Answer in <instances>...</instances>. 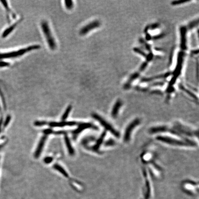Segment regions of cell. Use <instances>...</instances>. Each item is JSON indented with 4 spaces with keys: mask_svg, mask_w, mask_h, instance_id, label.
Segmentation results:
<instances>
[{
    "mask_svg": "<svg viewBox=\"0 0 199 199\" xmlns=\"http://www.w3.org/2000/svg\"><path fill=\"white\" fill-rule=\"evenodd\" d=\"M41 25L43 33L45 36L49 48L51 50H55L57 47V44L52 35L49 23L47 21L43 20L41 21Z\"/></svg>",
    "mask_w": 199,
    "mask_h": 199,
    "instance_id": "cell-1",
    "label": "cell"
},
{
    "mask_svg": "<svg viewBox=\"0 0 199 199\" xmlns=\"http://www.w3.org/2000/svg\"><path fill=\"white\" fill-rule=\"evenodd\" d=\"M40 46L39 45H31L30 46L24 49H20V50L13 51V52L0 54V59L14 58L21 56L24 54L30 52L33 50H36L40 49Z\"/></svg>",
    "mask_w": 199,
    "mask_h": 199,
    "instance_id": "cell-2",
    "label": "cell"
},
{
    "mask_svg": "<svg viewBox=\"0 0 199 199\" xmlns=\"http://www.w3.org/2000/svg\"><path fill=\"white\" fill-rule=\"evenodd\" d=\"M157 139L160 142H163L169 145L176 146H194L195 144L193 142L188 141V140L184 141L183 140H180L177 138L169 136H158Z\"/></svg>",
    "mask_w": 199,
    "mask_h": 199,
    "instance_id": "cell-3",
    "label": "cell"
},
{
    "mask_svg": "<svg viewBox=\"0 0 199 199\" xmlns=\"http://www.w3.org/2000/svg\"><path fill=\"white\" fill-rule=\"evenodd\" d=\"M141 121L139 118H136L128 125L126 128V130L124 133V140L125 142H129L131 139V135L132 132L141 123Z\"/></svg>",
    "mask_w": 199,
    "mask_h": 199,
    "instance_id": "cell-4",
    "label": "cell"
},
{
    "mask_svg": "<svg viewBox=\"0 0 199 199\" xmlns=\"http://www.w3.org/2000/svg\"><path fill=\"white\" fill-rule=\"evenodd\" d=\"M93 116L95 119L98 120L100 123V124L107 130L110 131L112 134L116 136L115 137H119V134L118 132L115 128L113 127V126H112L111 124H110L108 122H107L106 120L102 118V117H101L100 116H99L97 114H93Z\"/></svg>",
    "mask_w": 199,
    "mask_h": 199,
    "instance_id": "cell-5",
    "label": "cell"
},
{
    "mask_svg": "<svg viewBox=\"0 0 199 199\" xmlns=\"http://www.w3.org/2000/svg\"><path fill=\"white\" fill-rule=\"evenodd\" d=\"M100 22L97 20H94L82 27L79 31V34L81 36H85L94 29L100 27Z\"/></svg>",
    "mask_w": 199,
    "mask_h": 199,
    "instance_id": "cell-6",
    "label": "cell"
},
{
    "mask_svg": "<svg viewBox=\"0 0 199 199\" xmlns=\"http://www.w3.org/2000/svg\"><path fill=\"white\" fill-rule=\"evenodd\" d=\"M47 139V135H45L41 137L40 141L38 145V147L36 149V152L35 153V158H38L39 157L41 154L42 150L43 149V147L45 145V143Z\"/></svg>",
    "mask_w": 199,
    "mask_h": 199,
    "instance_id": "cell-7",
    "label": "cell"
},
{
    "mask_svg": "<svg viewBox=\"0 0 199 199\" xmlns=\"http://www.w3.org/2000/svg\"><path fill=\"white\" fill-rule=\"evenodd\" d=\"M23 20V18H21L20 20H18L15 23L13 24L12 25L10 26V27H8L7 29H6V30L4 31L2 35V38H5L7 36H8L9 34H10L12 31H13L14 29L18 25V24L21 22Z\"/></svg>",
    "mask_w": 199,
    "mask_h": 199,
    "instance_id": "cell-8",
    "label": "cell"
},
{
    "mask_svg": "<svg viewBox=\"0 0 199 199\" xmlns=\"http://www.w3.org/2000/svg\"><path fill=\"white\" fill-rule=\"evenodd\" d=\"M76 123L73 121L71 122H51L49 123V126L51 127H64L65 126H73L75 125Z\"/></svg>",
    "mask_w": 199,
    "mask_h": 199,
    "instance_id": "cell-9",
    "label": "cell"
},
{
    "mask_svg": "<svg viewBox=\"0 0 199 199\" xmlns=\"http://www.w3.org/2000/svg\"><path fill=\"white\" fill-rule=\"evenodd\" d=\"M122 105V103L120 102V101L118 100L117 102L115 103V105L113 106V108L112 109V116L114 118H116L118 115V113L120 112V108L121 107Z\"/></svg>",
    "mask_w": 199,
    "mask_h": 199,
    "instance_id": "cell-10",
    "label": "cell"
},
{
    "mask_svg": "<svg viewBox=\"0 0 199 199\" xmlns=\"http://www.w3.org/2000/svg\"><path fill=\"white\" fill-rule=\"evenodd\" d=\"M65 141L69 154L71 155H73L74 154V150L73 147H72L69 139L68 138V136H65Z\"/></svg>",
    "mask_w": 199,
    "mask_h": 199,
    "instance_id": "cell-11",
    "label": "cell"
},
{
    "mask_svg": "<svg viewBox=\"0 0 199 199\" xmlns=\"http://www.w3.org/2000/svg\"><path fill=\"white\" fill-rule=\"evenodd\" d=\"M106 131H105L104 132L102 133V135H101L100 138H99V139L97 141L96 144H95V145L94 146V147H93V149L97 151L98 150V149H99V148L100 147V146L102 144V142H103V140H104V138L106 136Z\"/></svg>",
    "mask_w": 199,
    "mask_h": 199,
    "instance_id": "cell-12",
    "label": "cell"
},
{
    "mask_svg": "<svg viewBox=\"0 0 199 199\" xmlns=\"http://www.w3.org/2000/svg\"><path fill=\"white\" fill-rule=\"evenodd\" d=\"M53 167L54 168L58 170V172H59L60 173H61V174L65 176L66 178H68L69 175L67 172H66V171L65 170V169L63 168V167H62L61 165L58 164H55L54 165Z\"/></svg>",
    "mask_w": 199,
    "mask_h": 199,
    "instance_id": "cell-13",
    "label": "cell"
},
{
    "mask_svg": "<svg viewBox=\"0 0 199 199\" xmlns=\"http://www.w3.org/2000/svg\"><path fill=\"white\" fill-rule=\"evenodd\" d=\"M91 124H90V123H85V124H82L80 126H79V128L77 129H76L75 131H74V134H78V133H79L81 131H82L83 130L85 129L91 127Z\"/></svg>",
    "mask_w": 199,
    "mask_h": 199,
    "instance_id": "cell-14",
    "label": "cell"
},
{
    "mask_svg": "<svg viewBox=\"0 0 199 199\" xmlns=\"http://www.w3.org/2000/svg\"><path fill=\"white\" fill-rule=\"evenodd\" d=\"M146 191L145 194V199H149L150 196V186L149 180L146 179Z\"/></svg>",
    "mask_w": 199,
    "mask_h": 199,
    "instance_id": "cell-15",
    "label": "cell"
},
{
    "mask_svg": "<svg viewBox=\"0 0 199 199\" xmlns=\"http://www.w3.org/2000/svg\"><path fill=\"white\" fill-rule=\"evenodd\" d=\"M65 7L68 10H71L74 7L73 2L71 0H66L64 1Z\"/></svg>",
    "mask_w": 199,
    "mask_h": 199,
    "instance_id": "cell-16",
    "label": "cell"
},
{
    "mask_svg": "<svg viewBox=\"0 0 199 199\" xmlns=\"http://www.w3.org/2000/svg\"><path fill=\"white\" fill-rule=\"evenodd\" d=\"M72 109V107L71 105H69L68 106L67 108H66V111L65 112V113H64L63 116L62 117V120H65L68 117L69 114L70 113V112L71 111Z\"/></svg>",
    "mask_w": 199,
    "mask_h": 199,
    "instance_id": "cell-17",
    "label": "cell"
},
{
    "mask_svg": "<svg viewBox=\"0 0 199 199\" xmlns=\"http://www.w3.org/2000/svg\"><path fill=\"white\" fill-rule=\"evenodd\" d=\"M1 2L2 4V5L4 6V7L5 8L6 10H7V12H8V13L11 12L10 10L9 9V7H8V5L7 3V2L6 1H1Z\"/></svg>",
    "mask_w": 199,
    "mask_h": 199,
    "instance_id": "cell-18",
    "label": "cell"
},
{
    "mask_svg": "<svg viewBox=\"0 0 199 199\" xmlns=\"http://www.w3.org/2000/svg\"><path fill=\"white\" fill-rule=\"evenodd\" d=\"M46 124V123L44 121H36L34 124L37 126H43V125H45Z\"/></svg>",
    "mask_w": 199,
    "mask_h": 199,
    "instance_id": "cell-19",
    "label": "cell"
},
{
    "mask_svg": "<svg viewBox=\"0 0 199 199\" xmlns=\"http://www.w3.org/2000/svg\"><path fill=\"white\" fill-rule=\"evenodd\" d=\"M53 158H52V157H49L45 158L44 159V161L45 163L49 164L53 161Z\"/></svg>",
    "mask_w": 199,
    "mask_h": 199,
    "instance_id": "cell-20",
    "label": "cell"
},
{
    "mask_svg": "<svg viewBox=\"0 0 199 199\" xmlns=\"http://www.w3.org/2000/svg\"><path fill=\"white\" fill-rule=\"evenodd\" d=\"M10 65L8 62H5V61H0V67H5V66H9Z\"/></svg>",
    "mask_w": 199,
    "mask_h": 199,
    "instance_id": "cell-21",
    "label": "cell"
}]
</instances>
